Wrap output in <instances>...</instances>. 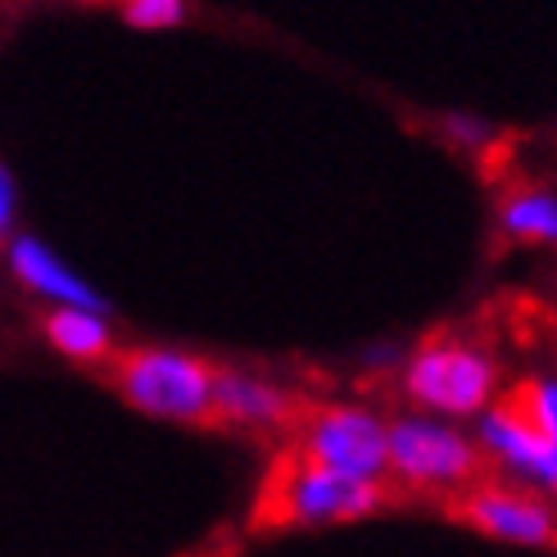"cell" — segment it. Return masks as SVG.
Instances as JSON below:
<instances>
[{
  "mask_svg": "<svg viewBox=\"0 0 557 557\" xmlns=\"http://www.w3.org/2000/svg\"><path fill=\"white\" fill-rule=\"evenodd\" d=\"M109 381L119 395L146 417L159 422H182V426H218V368L182 349H159V345H136L114 354Z\"/></svg>",
  "mask_w": 557,
  "mask_h": 557,
  "instance_id": "1",
  "label": "cell"
},
{
  "mask_svg": "<svg viewBox=\"0 0 557 557\" xmlns=\"http://www.w3.org/2000/svg\"><path fill=\"white\" fill-rule=\"evenodd\" d=\"M385 481H358L345 471H331L299 449L282 454L263 481L259 498V521L268 525H326V521H358L372 517L376 508L389 504Z\"/></svg>",
  "mask_w": 557,
  "mask_h": 557,
  "instance_id": "2",
  "label": "cell"
},
{
  "mask_svg": "<svg viewBox=\"0 0 557 557\" xmlns=\"http://www.w3.org/2000/svg\"><path fill=\"white\" fill-rule=\"evenodd\" d=\"M404 395L444 417H481L498 395V363L471 341L431 336L404 363Z\"/></svg>",
  "mask_w": 557,
  "mask_h": 557,
  "instance_id": "3",
  "label": "cell"
},
{
  "mask_svg": "<svg viewBox=\"0 0 557 557\" xmlns=\"http://www.w3.org/2000/svg\"><path fill=\"white\" fill-rule=\"evenodd\" d=\"M485 449L462 431L426 422V417H399L389 422V476L408 490H471L481 485Z\"/></svg>",
  "mask_w": 557,
  "mask_h": 557,
  "instance_id": "4",
  "label": "cell"
},
{
  "mask_svg": "<svg viewBox=\"0 0 557 557\" xmlns=\"http://www.w3.org/2000/svg\"><path fill=\"white\" fill-rule=\"evenodd\" d=\"M295 449L331 471H345L358 481H385L389 471V422L354 404L304 408Z\"/></svg>",
  "mask_w": 557,
  "mask_h": 557,
  "instance_id": "5",
  "label": "cell"
},
{
  "mask_svg": "<svg viewBox=\"0 0 557 557\" xmlns=\"http://www.w3.org/2000/svg\"><path fill=\"white\" fill-rule=\"evenodd\" d=\"M454 517H462L471 531L504 540V544L540 548V544L557 540V517L544 498L521 494V490H504V485H471L454 504Z\"/></svg>",
  "mask_w": 557,
  "mask_h": 557,
  "instance_id": "6",
  "label": "cell"
},
{
  "mask_svg": "<svg viewBox=\"0 0 557 557\" xmlns=\"http://www.w3.org/2000/svg\"><path fill=\"white\" fill-rule=\"evenodd\" d=\"M476 440L494 462H504L508 471H517V476H525L531 485L557 494V449L508 395L494 399L481 412V435Z\"/></svg>",
  "mask_w": 557,
  "mask_h": 557,
  "instance_id": "7",
  "label": "cell"
},
{
  "mask_svg": "<svg viewBox=\"0 0 557 557\" xmlns=\"http://www.w3.org/2000/svg\"><path fill=\"white\" fill-rule=\"evenodd\" d=\"M218 426H245V431H276V426H299L304 404L290 389L272 385L263 376H249L236 368H218Z\"/></svg>",
  "mask_w": 557,
  "mask_h": 557,
  "instance_id": "8",
  "label": "cell"
},
{
  "mask_svg": "<svg viewBox=\"0 0 557 557\" xmlns=\"http://www.w3.org/2000/svg\"><path fill=\"white\" fill-rule=\"evenodd\" d=\"M5 259H10V272L18 276V286L23 290H33L50 304H77V309H109L104 295L91 286V282H82V276L54 255V249H46L37 236H14L5 245Z\"/></svg>",
  "mask_w": 557,
  "mask_h": 557,
  "instance_id": "9",
  "label": "cell"
},
{
  "mask_svg": "<svg viewBox=\"0 0 557 557\" xmlns=\"http://www.w3.org/2000/svg\"><path fill=\"white\" fill-rule=\"evenodd\" d=\"M41 336L54 354L82 368H109L114 363V331H109L100 309H77V304H54L41 313Z\"/></svg>",
  "mask_w": 557,
  "mask_h": 557,
  "instance_id": "10",
  "label": "cell"
},
{
  "mask_svg": "<svg viewBox=\"0 0 557 557\" xmlns=\"http://www.w3.org/2000/svg\"><path fill=\"white\" fill-rule=\"evenodd\" d=\"M498 222L521 245H557V195L544 186H517L498 205Z\"/></svg>",
  "mask_w": 557,
  "mask_h": 557,
  "instance_id": "11",
  "label": "cell"
},
{
  "mask_svg": "<svg viewBox=\"0 0 557 557\" xmlns=\"http://www.w3.org/2000/svg\"><path fill=\"white\" fill-rule=\"evenodd\" d=\"M508 399L531 417V422L548 435V444L557 449V381L553 376H525L508 389Z\"/></svg>",
  "mask_w": 557,
  "mask_h": 557,
  "instance_id": "12",
  "label": "cell"
},
{
  "mask_svg": "<svg viewBox=\"0 0 557 557\" xmlns=\"http://www.w3.org/2000/svg\"><path fill=\"white\" fill-rule=\"evenodd\" d=\"M119 14L127 27L163 33V27H177L186 18V0H119Z\"/></svg>",
  "mask_w": 557,
  "mask_h": 557,
  "instance_id": "13",
  "label": "cell"
},
{
  "mask_svg": "<svg viewBox=\"0 0 557 557\" xmlns=\"http://www.w3.org/2000/svg\"><path fill=\"white\" fill-rule=\"evenodd\" d=\"M14 209H18V190H14V173L0 169V232L10 236L14 227Z\"/></svg>",
  "mask_w": 557,
  "mask_h": 557,
  "instance_id": "14",
  "label": "cell"
},
{
  "mask_svg": "<svg viewBox=\"0 0 557 557\" xmlns=\"http://www.w3.org/2000/svg\"><path fill=\"white\" fill-rule=\"evenodd\" d=\"M82 5H109V0H82ZM114 5H119V0H114Z\"/></svg>",
  "mask_w": 557,
  "mask_h": 557,
  "instance_id": "15",
  "label": "cell"
}]
</instances>
